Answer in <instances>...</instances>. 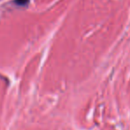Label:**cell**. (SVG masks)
<instances>
[{
	"label": "cell",
	"instance_id": "obj_1",
	"mask_svg": "<svg viewBox=\"0 0 130 130\" xmlns=\"http://www.w3.org/2000/svg\"><path fill=\"white\" fill-rule=\"evenodd\" d=\"M13 2L17 6H27L29 4V0H14Z\"/></svg>",
	"mask_w": 130,
	"mask_h": 130
}]
</instances>
